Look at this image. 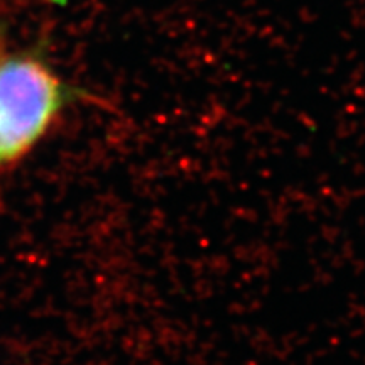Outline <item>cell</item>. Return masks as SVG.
Segmentation results:
<instances>
[{"label": "cell", "instance_id": "6da1fadb", "mask_svg": "<svg viewBox=\"0 0 365 365\" xmlns=\"http://www.w3.org/2000/svg\"><path fill=\"white\" fill-rule=\"evenodd\" d=\"M85 97L39 58L14 56L0 63V170L22 161L59 115Z\"/></svg>", "mask_w": 365, "mask_h": 365}]
</instances>
